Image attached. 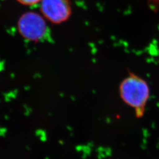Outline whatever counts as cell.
<instances>
[{
	"mask_svg": "<svg viewBox=\"0 0 159 159\" xmlns=\"http://www.w3.org/2000/svg\"><path fill=\"white\" fill-rule=\"evenodd\" d=\"M119 93L122 100L134 110L137 117H142L150 97L148 83L136 74H130L120 83Z\"/></svg>",
	"mask_w": 159,
	"mask_h": 159,
	"instance_id": "obj_1",
	"label": "cell"
},
{
	"mask_svg": "<svg viewBox=\"0 0 159 159\" xmlns=\"http://www.w3.org/2000/svg\"><path fill=\"white\" fill-rule=\"evenodd\" d=\"M18 29L20 34L26 40L38 41L45 37L47 32V24L42 14L28 12L19 19Z\"/></svg>",
	"mask_w": 159,
	"mask_h": 159,
	"instance_id": "obj_2",
	"label": "cell"
},
{
	"mask_svg": "<svg viewBox=\"0 0 159 159\" xmlns=\"http://www.w3.org/2000/svg\"><path fill=\"white\" fill-rule=\"evenodd\" d=\"M40 10L46 20L56 24L67 21L72 13L69 0H42Z\"/></svg>",
	"mask_w": 159,
	"mask_h": 159,
	"instance_id": "obj_3",
	"label": "cell"
},
{
	"mask_svg": "<svg viewBox=\"0 0 159 159\" xmlns=\"http://www.w3.org/2000/svg\"><path fill=\"white\" fill-rule=\"evenodd\" d=\"M20 3L25 6H34L41 2L42 0H17Z\"/></svg>",
	"mask_w": 159,
	"mask_h": 159,
	"instance_id": "obj_4",
	"label": "cell"
},
{
	"mask_svg": "<svg viewBox=\"0 0 159 159\" xmlns=\"http://www.w3.org/2000/svg\"><path fill=\"white\" fill-rule=\"evenodd\" d=\"M154 2H155V6H158L159 8V0H154Z\"/></svg>",
	"mask_w": 159,
	"mask_h": 159,
	"instance_id": "obj_5",
	"label": "cell"
}]
</instances>
